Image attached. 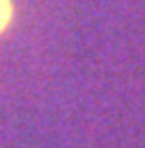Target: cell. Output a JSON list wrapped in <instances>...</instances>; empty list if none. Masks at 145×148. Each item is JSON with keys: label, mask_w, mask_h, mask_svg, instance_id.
<instances>
[{"label": "cell", "mask_w": 145, "mask_h": 148, "mask_svg": "<svg viewBox=\"0 0 145 148\" xmlns=\"http://www.w3.org/2000/svg\"><path fill=\"white\" fill-rule=\"evenodd\" d=\"M12 16H14V5H12V0H0V32L9 25Z\"/></svg>", "instance_id": "1"}]
</instances>
